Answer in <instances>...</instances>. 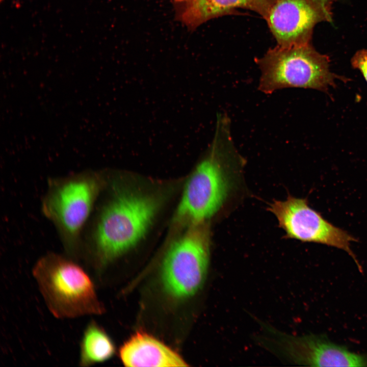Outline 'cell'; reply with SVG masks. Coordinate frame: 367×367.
<instances>
[{"mask_svg": "<svg viewBox=\"0 0 367 367\" xmlns=\"http://www.w3.org/2000/svg\"><path fill=\"white\" fill-rule=\"evenodd\" d=\"M227 114L217 115L213 140L185 187L174 218L188 228L207 222L223 206L236 184L244 160L235 147Z\"/></svg>", "mask_w": 367, "mask_h": 367, "instance_id": "obj_1", "label": "cell"}, {"mask_svg": "<svg viewBox=\"0 0 367 367\" xmlns=\"http://www.w3.org/2000/svg\"><path fill=\"white\" fill-rule=\"evenodd\" d=\"M87 237V248L98 270L136 245L145 235L161 205L155 194L113 182Z\"/></svg>", "mask_w": 367, "mask_h": 367, "instance_id": "obj_2", "label": "cell"}, {"mask_svg": "<svg viewBox=\"0 0 367 367\" xmlns=\"http://www.w3.org/2000/svg\"><path fill=\"white\" fill-rule=\"evenodd\" d=\"M106 184L103 175L94 171L48 180L41 210L72 256L78 253L83 230Z\"/></svg>", "mask_w": 367, "mask_h": 367, "instance_id": "obj_3", "label": "cell"}, {"mask_svg": "<svg viewBox=\"0 0 367 367\" xmlns=\"http://www.w3.org/2000/svg\"><path fill=\"white\" fill-rule=\"evenodd\" d=\"M33 275L45 304L57 318L101 314L103 307L90 277L79 265L55 253L41 257Z\"/></svg>", "mask_w": 367, "mask_h": 367, "instance_id": "obj_4", "label": "cell"}, {"mask_svg": "<svg viewBox=\"0 0 367 367\" xmlns=\"http://www.w3.org/2000/svg\"><path fill=\"white\" fill-rule=\"evenodd\" d=\"M328 57L310 42L277 45L255 62L260 70L258 89L266 94L287 88L312 89L326 92L337 80L346 79L330 71Z\"/></svg>", "mask_w": 367, "mask_h": 367, "instance_id": "obj_5", "label": "cell"}, {"mask_svg": "<svg viewBox=\"0 0 367 367\" xmlns=\"http://www.w3.org/2000/svg\"><path fill=\"white\" fill-rule=\"evenodd\" d=\"M210 229L207 222L187 228L167 251L161 268L166 292L178 299L195 295L203 286L209 261Z\"/></svg>", "mask_w": 367, "mask_h": 367, "instance_id": "obj_6", "label": "cell"}, {"mask_svg": "<svg viewBox=\"0 0 367 367\" xmlns=\"http://www.w3.org/2000/svg\"><path fill=\"white\" fill-rule=\"evenodd\" d=\"M256 340L261 347L285 361L310 366H367V354L352 352L323 335L295 336L260 323Z\"/></svg>", "mask_w": 367, "mask_h": 367, "instance_id": "obj_7", "label": "cell"}, {"mask_svg": "<svg viewBox=\"0 0 367 367\" xmlns=\"http://www.w3.org/2000/svg\"><path fill=\"white\" fill-rule=\"evenodd\" d=\"M269 210L276 217L280 227L286 232V237L342 249L360 268L350 248L351 243L358 240L311 208L306 199L290 195L284 201L274 200L270 204Z\"/></svg>", "mask_w": 367, "mask_h": 367, "instance_id": "obj_8", "label": "cell"}, {"mask_svg": "<svg viewBox=\"0 0 367 367\" xmlns=\"http://www.w3.org/2000/svg\"><path fill=\"white\" fill-rule=\"evenodd\" d=\"M278 45L310 42L314 25L331 15L313 0H272L264 17Z\"/></svg>", "mask_w": 367, "mask_h": 367, "instance_id": "obj_9", "label": "cell"}, {"mask_svg": "<svg viewBox=\"0 0 367 367\" xmlns=\"http://www.w3.org/2000/svg\"><path fill=\"white\" fill-rule=\"evenodd\" d=\"M127 366H187L175 351L152 336L138 332L122 346L119 352Z\"/></svg>", "mask_w": 367, "mask_h": 367, "instance_id": "obj_10", "label": "cell"}, {"mask_svg": "<svg viewBox=\"0 0 367 367\" xmlns=\"http://www.w3.org/2000/svg\"><path fill=\"white\" fill-rule=\"evenodd\" d=\"M272 0H188L179 9L177 16L194 29L204 22L244 8L254 11L263 17Z\"/></svg>", "mask_w": 367, "mask_h": 367, "instance_id": "obj_11", "label": "cell"}, {"mask_svg": "<svg viewBox=\"0 0 367 367\" xmlns=\"http://www.w3.org/2000/svg\"><path fill=\"white\" fill-rule=\"evenodd\" d=\"M114 352V345L109 335L95 321H91L81 339L80 365L89 366L102 362L111 358Z\"/></svg>", "mask_w": 367, "mask_h": 367, "instance_id": "obj_12", "label": "cell"}, {"mask_svg": "<svg viewBox=\"0 0 367 367\" xmlns=\"http://www.w3.org/2000/svg\"><path fill=\"white\" fill-rule=\"evenodd\" d=\"M352 66L359 70L367 83V49L358 50L351 60Z\"/></svg>", "mask_w": 367, "mask_h": 367, "instance_id": "obj_13", "label": "cell"}, {"mask_svg": "<svg viewBox=\"0 0 367 367\" xmlns=\"http://www.w3.org/2000/svg\"><path fill=\"white\" fill-rule=\"evenodd\" d=\"M328 12L331 13V5L336 0H313Z\"/></svg>", "mask_w": 367, "mask_h": 367, "instance_id": "obj_14", "label": "cell"}, {"mask_svg": "<svg viewBox=\"0 0 367 367\" xmlns=\"http://www.w3.org/2000/svg\"><path fill=\"white\" fill-rule=\"evenodd\" d=\"M173 1H174V2H175L176 3H183L187 1L188 0H173Z\"/></svg>", "mask_w": 367, "mask_h": 367, "instance_id": "obj_15", "label": "cell"}, {"mask_svg": "<svg viewBox=\"0 0 367 367\" xmlns=\"http://www.w3.org/2000/svg\"><path fill=\"white\" fill-rule=\"evenodd\" d=\"M1 1H2V0H1Z\"/></svg>", "mask_w": 367, "mask_h": 367, "instance_id": "obj_16", "label": "cell"}]
</instances>
